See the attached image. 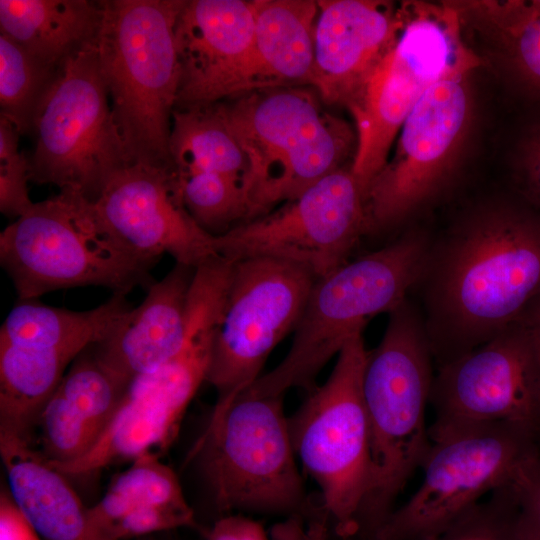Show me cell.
<instances>
[{"label":"cell","instance_id":"cell-1","mask_svg":"<svg viewBox=\"0 0 540 540\" xmlns=\"http://www.w3.org/2000/svg\"><path fill=\"white\" fill-rule=\"evenodd\" d=\"M540 295V212L513 192L479 202L431 232L410 297L435 366L518 322Z\"/></svg>","mask_w":540,"mask_h":540},{"label":"cell","instance_id":"cell-2","mask_svg":"<svg viewBox=\"0 0 540 540\" xmlns=\"http://www.w3.org/2000/svg\"><path fill=\"white\" fill-rule=\"evenodd\" d=\"M388 315L382 339L367 352L362 375L372 476L357 518L360 540H374L431 446L425 418L435 362L424 319L410 296Z\"/></svg>","mask_w":540,"mask_h":540},{"label":"cell","instance_id":"cell-3","mask_svg":"<svg viewBox=\"0 0 540 540\" xmlns=\"http://www.w3.org/2000/svg\"><path fill=\"white\" fill-rule=\"evenodd\" d=\"M100 2L99 67L128 162L174 168L169 141L180 83L175 25L185 0Z\"/></svg>","mask_w":540,"mask_h":540},{"label":"cell","instance_id":"cell-4","mask_svg":"<svg viewBox=\"0 0 540 540\" xmlns=\"http://www.w3.org/2000/svg\"><path fill=\"white\" fill-rule=\"evenodd\" d=\"M431 230L416 225L389 244L349 260L315 279L290 349L244 394L283 396L291 388L311 392L323 367L369 319L390 313L411 293L420 274Z\"/></svg>","mask_w":540,"mask_h":540},{"label":"cell","instance_id":"cell-5","mask_svg":"<svg viewBox=\"0 0 540 540\" xmlns=\"http://www.w3.org/2000/svg\"><path fill=\"white\" fill-rule=\"evenodd\" d=\"M157 262L131 250L92 201L68 189L34 202L0 234V263L18 300L82 286L127 295L155 282L151 270Z\"/></svg>","mask_w":540,"mask_h":540},{"label":"cell","instance_id":"cell-6","mask_svg":"<svg viewBox=\"0 0 540 540\" xmlns=\"http://www.w3.org/2000/svg\"><path fill=\"white\" fill-rule=\"evenodd\" d=\"M222 104L244 151L251 219L296 198L355 155L357 135L307 90L263 89Z\"/></svg>","mask_w":540,"mask_h":540},{"label":"cell","instance_id":"cell-7","mask_svg":"<svg viewBox=\"0 0 540 540\" xmlns=\"http://www.w3.org/2000/svg\"><path fill=\"white\" fill-rule=\"evenodd\" d=\"M393 43L346 107L356 125L352 172L365 192L386 163L413 107L436 83L482 64L451 2H404Z\"/></svg>","mask_w":540,"mask_h":540},{"label":"cell","instance_id":"cell-8","mask_svg":"<svg viewBox=\"0 0 540 540\" xmlns=\"http://www.w3.org/2000/svg\"><path fill=\"white\" fill-rule=\"evenodd\" d=\"M283 396L238 395L213 407L188 454L221 516L233 511L302 517L307 507Z\"/></svg>","mask_w":540,"mask_h":540},{"label":"cell","instance_id":"cell-9","mask_svg":"<svg viewBox=\"0 0 540 540\" xmlns=\"http://www.w3.org/2000/svg\"><path fill=\"white\" fill-rule=\"evenodd\" d=\"M417 490L394 509L374 540H428L483 496L510 485L540 452L537 431L516 423L433 422Z\"/></svg>","mask_w":540,"mask_h":540},{"label":"cell","instance_id":"cell-10","mask_svg":"<svg viewBox=\"0 0 540 540\" xmlns=\"http://www.w3.org/2000/svg\"><path fill=\"white\" fill-rule=\"evenodd\" d=\"M225 293L220 279L197 277L189 294L187 335L180 351L130 383L113 420L85 455L50 465L66 477L80 476L166 450L190 401L206 381Z\"/></svg>","mask_w":540,"mask_h":540},{"label":"cell","instance_id":"cell-11","mask_svg":"<svg viewBox=\"0 0 540 540\" xmlns=\"http://www.w3.org/2000/svg\"><path fill=\"white\" fill-rule=\"evenodd\" d=\"M362 334L337 355L326 382L316 386L288 418L295 455L318 484L335 533L357 535V518L371 484L368 418L362 394L367 357Z\"/></svg>","mask_w":540,"mask_h":540},{"label":"cell","instance_id":"cell-12","mask_svg":"<svg viewBox=\"0 0 540 540\" xmlns=\"http://www.w3.org/2000/svg\"><path fill=\"white\" fill-rule=\"evenodd\" d=\"M31 180L95 201L107 180L128 165L100 71L97 42L70 56L34 116Z\"/></svg>","mask_w":540,"mask_h":540},{"label":"cell","instance_id":"cell-13","mask_svg":"<svg viewBox=\"0 0 540 540\" xmlns=\"http://www.w3.org/2000/svg\"><path fill=\"white\" fill-rule=\"evenodd\" d=\"M471 116L465 76L433 85L410 111L364 196L366 234L406 226L448 188Z\"/></svg>","mask_w":540,"mask_h":540},{"label":"cell","instance_id":"cell-14","mask_svg":"<svg viewBox=\"0 0 540 540\" xmlns=\"http://www.w3.org/2000/svg\"><path fill=\"white\" fill-rule=\"evenodd\" d=\"M314 276L273 258L233 262L206 376L224 407L260 376L272 350L295 330Z\"/></svg>","mask_w":540,"mask_h":540},{"label":"cell","instance_id":"cell-15","mask_svg":"<svg viewBox=\"0 0 540 540\" xmlns=\"http://www.w3.org/2000/svg\"><path fill=\"white\" fill-rule=\"evenodd\" d=\"M351 164L326 175L274 212L216 236L218 254L233 262L287 261L315 279L339 268L366 235L364 192Z\"/></svg>","mask_w":540,"mask_h":540},{"label":"cell","instance_id":"cell-16","mask_svg":"<svg viewBox=\"0 0 540 540\" xmlns=\"http://www.w3.org/2000/svg\"><path fill=\"white\" fill-rule=\"evenodd\" d=\"M429 404L435 422L505 421L538 430L540 331L516 322L435 368Z\"/></svg>","mask_w":540,"mask_h":540},{"label":"cell","instance_id":"cell-17","mask_svg":"<svg viewBox=\"0 0 540 540\" xmlns=\"http://www.w3.org/2000/svg\"><path fill=\"white\" fill-rule=\"evenodd\" d=\"M104 223L131 250L159 260L198 267L220 256L216 237L188 213L176 169L128 164L116 171L93 201Z\"/></svg>","mask_w":540,"mask_h":540},{"label":"cell","instance_id":"cell-18","mask_svg":"<svg viewBox=\"0 0 540 540\" xmlns=\"http://www.w3.org/2000/svg\"><path fill=\"white\" fill-rule=\"evenodd\" d=\"M255 22L254 0H185L175 25L180 63L175 109L241 94Z\"/></svg>","mask_w":540,"mask_h":540},{"label":"cell","instance_id":"cell-19","mask_svg":"<svg viewBox=\"0 0 540 540\" xmlns=\"http://www.w3.org/2000/svg\"><path fill=\"white\" fill-rule=\"evenodd\" d=\"M310 85L346 106L393 43L402 5L381 0H318Z\"/></svg>","mask_w":540,"mask_h":540},{"label":"cell","instance_id":"cell-20","mask_svg":"<svg viewBox=\"0 0 540 540\" xmlns=\"http://www.w3.org/2000/svg\"><path fill=\"white\" fill-rule=\"evenodd\" d=\"M196 268L175 263L147 289L140 305L131 309L111 335L90 346L101 364L128 386L182 348Z\"/></svg>","mask_w":540,"mask_h":540},{"label":"cell","instance_id":"cell-21","mask_svg":"<svg viewBox=\"0 0 540 540\" xmlns=\"http://www.w3.org/2000/svg\"><path fill=\"white\" fill-rule=\"evenodd\" d=\"M127 388L101 364L91 347L85 349L39 415L38 451L51 464L69 463L85 455L113 420Z\"/></svg>","mask_w":540,"mask_h":540},{"label":"cell","instance_id":"cell-22","mask_svg":"<svg viewBox=\"0 0 540 540\" xmlns=\"http://www.w3.org/2000/svg\"><path fill=\"white\" fill-rule=\"evenodd\" d=\"M87 514L107 540H128L181 527L200 528L175 472L154 453L133 460L112 480L103 497L87 507Z\"/></svg>","mask_w":540,"mask_h":540},{"label":"cell","instance_id":"cell-23","mask_svg":"<svg viewBox=\"0 0 540 540\" xmlns=\"http://www.w3.org/2000/svg\"><path fill=\"white\" fill-rule=\"evenodd\" d=\"M9 492L42 540H107L93 527L67 477L30 442L0 434Z\"/></svg>","mask_w":540,"mask_h":540},{"label":"cell","instance_id":"cell-24","mask_svg":"<svg viewBox=\"0 0 540 540\" xmlns=\"http://www.w3.org/2000/svg\"><path fill=\"white\" fill-rule=\"evenodd\" d=\"M254 1V41L244 71L241 94L309 84L314 60L318 2Z\"/></svg>","mask_w":540,"mask_h":540},{"label":"cell","instance_id":"cell-25","mask_svg":"<svg viewBox=\"0 0 540 540\" xmlns=\"http://www.w3.org/2000/svg\"><path fill=\"white\" fill-rule=\"evenodd\" d=\"M101 19L100 1L0 0V34L54 68L97 42Z\"/></svg>","mask_w":540,"mask_h":540},{"label":"cell","instance_id":"cell-26","mask_svg":"<svg viewBox=\"0 0 540 540\" xmlns=\"http://www.w3.org/2000/svg\"><path fill=\"white\" fill-rule=\"evenodd\" d=\"M462 28L477 35L512 80L540 98V0L452 1Z\"/></svg>","mask_w":540,"mask_h":540},{"label":"cell","instance_id":"cell-27","mask_svg":"<svg viewBox=\"0 0 540 540\" xmlns=\"http://www.w3.org/2000/svg\"><path fill=\"white\" fill-rule=\"evenodd\" d=\"M132 308L122 294L85 311L18 300L1 325L0 343L84 351L111 335Z\"/></svg>","mask_w":540,"mask_h":540},{"label":"cell","instance_id":"cell-28","mask_svg":"<svg viewBox=\"0 0 540 540\" xmlns=\"http://www.w3.org/2000/svg\"><path fill=\"white\" fill-rule=\"evenodd\" d=\"M169 152L179 175L218 173L244 186L248 161L227 122L222 103L175 109Z\"/></svg>","mask_w":540,"mask_h":540},{"label":"cell","instance_id":"cell-29","mask_svg":"<svg viewBox=\"0 0 540 540\" xmlns=\"http://www.w3.org/2000/svg\"><path fill=\"white\" fill-rule=\"evenodd\" d=\"M59 69L46 65L0 34V116L20 134L32 132L36 111Z\"/></svg>","mask_w":540,"mask_h":540},{"label":"cell","instance_id":"cell-30","mask_svg":"<svg viewBox=\"0 0 540 540\" xmlns=\"http://www.w3.org/2000/svg\"><path fill=\"white\" fill-rule=\"evenodd\" d=\"M184 205L194 221L208 234L220 236L235 223L251 218L243 183L211 172L179 175Z\"/></svg>","mask_w":540,"mask_h":540},{"label":"cell","instance_id":"cell-31","mask_svg":"<svg viewBox=\"0 0 540 540\" xmlns=\"http://www.w3.org/2000/svg\"><path fill=\"white\" fill-rule=\"evenodd\" d=\"M512 484L493 491L487 499L428 540H521Z\"/></svg>","mask_w":540,"mask_h":540},{"label":"cell","instance_id":"cell-32","mask_svg":"<svg viewBox=\"0 0 540 540\" xmlns=\"http://www.w3.org/2000/svg\"><path fill=\"white\" fill-rule=\"evenodd\" d=\"M20 132L0 116V211L18 218L34 204L29 196L30 159L19 150Z\"/></svg>","mask_w":540,"mask_h":540},{"label":"cell","instance_id":"cell-33","mask_svg":"<svg viewBox=\"0 0 540 540\" xmlns=\"http://www.w3.org/2000/svg\"><path fill=\"white\" fill-rule=\"evenodd\" d=\"M512 191L540 212V119L521 139L512 170Z\"/></svg>","mask_w":540,"mask_h":540},{"label":"cell","instance_id":"cell-34","mask_svg":"<svg viewBox=\"0 0 540 540\" xmlns=\"http://www.w3.org/2000/svg\"><path fill=\"white\" fill-rule=\"evenodd\" d=\"M521 540H540V452L521 469L513 484Z\"/></svg>","mask_w":540,"mask_h":540},{"label":"cell","instance_id":"cell-35","mask_svg":"<svg viewBox=\"0 0 540 540\" xmlns=\"http://www.w3.org/2000/svg\"><path fill=\"white\" fill-rule=\"evenodd\" d=\"M199 530L205 540H269L262 525L242 515L221 516Z\"/></svg>","mask_w":540,"mask_h":540},{"label":"cell","instance_id":"cell-36","mask_svg":"<svg viewBox=\"0 0 540 540\" xmlns=\"http://www.w3.org/2000/svg\"><path fill=\"white\" fill-rule=\"evenodd\" d=\"M0 540H42L8 488H2L0 496Z\"/></svg>","mask_w":540,"mask_h":540},{"label":"cell","instance_id":"cell-37","mask_svg":"<svg viewBox=\"0 0 540 540\" xmlns=\"http://www.w3.org/2000/svg\"><path fill=\"white\" fill-rule=\"evenodd\" d=\"M328 515L311 517L306 526L305 540H328Z\"/></svg>","mask_w":540,"mask_h":540},{"label":"cell","instance_id":"cell-38","mask_svg":"<svg viewBox=\"0 0 540 540\" xmlns=\"http://www.w3.org/2000/svg\"><path fill=\"white\" fill-rule=\"evenodd\" d=\"M518 322H523L540 331V295L528 306Z\"/></svg>","mask_w":540,"mask_h":540},{"label":"cell","instance_id":"cell-39","mask_svg":"<svg viewBox=\"0 0 540 540\" xmlns=\"http://www.w3.org/2000/svg\"><path fill=\"white\" fill-rule=\"evenodd\" d=\"M537 434H538V439H539V443H540V424H539V427H538V430H537Z\"/></svg>","mask_w":540,"mask_h":540}]
</instances>
